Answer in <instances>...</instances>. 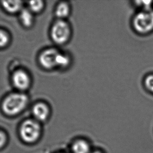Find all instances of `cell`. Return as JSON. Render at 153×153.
I'll return each instance as SVG.
<instances>
[{
    "label": "cell",
    "mask_w": 153,
    "mask_h": 153,
    "mask_svg": "<svg viewBox=\"0 0 153 153\" xmlns=\"http://www.w3.org/2000/svg\"><path fill=\"white\" fill-rule=\"evenodd\" d=\"M91 153H105L104 151L101 150H96L93 152H91Z\"/></svg>",
    "instance_id": "obj_18"
},
{
    "label": "cell",
    "mask_w": 153,
    "mask_h": 153,
    "mask_svg": "<svg viewBox=\"0 0 153 153\" xmlns=\"http://www.w3.org/2000/svg\"><path fill=\"white\" fill-rule=\"evenodd\" d=\"M73 153H91L89 143L84 140H78L72 144Z\"/></svg>",
    "instance_id": "obj_11"
},
{
    "label": "cell",
    "mask_w": 153,
    "mask_h": 153,
    "mask_svg": "<svg viewBox=\"0 0 153 153\" xmlns=\"http://www.w3.org/2000/svg\"><path fill=\"white\" fill-rule=\"evenodd\" d=\"M7 141V137L6 133L3 131L1 132V147L5 146Z\"/></svg>",
    "instance_id": "obj_17"
},
{
    "label": "cell",
    "mask_w": 153,
    "mask_h": 153,
    "mask_svg": "<svg viewBox=\"0 0 153 153\" xmlns=\"http://www.w3.org/2000/svg\"><path fill=\"white\" fill-rule=\"evenodd\" d=\"M41 127L36 120H27L21 124L19 129V134L23 141L26 143H33L40 137Z\"/></svg>",
    "instance_id": "obj_4"
},
{
    "label": "cell",
    "mask_w": 153,
    "mask_h": 153,
    "mask_svg": "<svg viewBox=\"0 0 153 153\" xmlns=\"http://www.w3.org/2000/svg\"><path fill=\"white\" fill-rule=\"evenodd\" d=\"M131 26L133 31L140 35L153 33V9L137 10L131 19Z\"/></svg>",
    "instance_id": "obj_2"
},
{
    "label": "cell",
    "mask_w": 153,
    "mask_h": 153,
    "mask_svg": "<svg viewBox=\"0 0 153 153\" xmlns=\"http://www.w3.org/2000/svg\"><path fill=\"white\" fill-rule=\"evenodd\" d=\"M71 7L69 3L62 1L58 3L55 9V15L58 19L65 20L70 14Z\"/></svg>",
    "instance_id": "obj_10"
},
{
    "label": "cell",
    "mask_w": 153,
    "mask_h": 153,
    "mask_svg": "<svg viewBox=\"0 0 153 153\" xmlns=\"http://www.w3.org/2000/svg\"><path fill=\"white\" fill-rule=\"evenodd\" d=\"M10 36L8 33L4 30L1 29L0 32V46L1 48L6 47L9 43Z\"/></svg>",
    "instance_id": "obj_16"
},
{
    "label": "cell",
    "mask_w": 153,
    "mask_h": 153,
    "mask_svg": "<svg viewBox=\"0 0 153 153\" xmlns=\"http://www.w3.org/2000/svg\"><path fill=\"white\" fill-rule=\"evenodd\" d=\"M34 14L28 8H24L19 13L20 22L26 28L31 27L34 22Z\"/></svg>",
    "instance_id": "obj_9"
},
{
    "label": "cell",
    "mask_w": 153,
    "mask_h": 153,
    "mask_svg": "<svg viewBox=\"0 0 153 153\" xmlns=\"http://www.w3.org/2000/svg\"><path fill=\"white\" fill-rule=\"evenodd\" d=\"M59 51L55 48L45 49L39 54L38 61L42 68L45 69H53L57 68V58Z\"/></svg>",
    "instance_id": "obj_5"
},
{
    "label": "cell",
    "mask_w": 153,
    "mask_h": 153,
    "mask_svg": "<svg viewBox=\"0 0 153 153\" xmlns=\"http://www.w3.org/2000/svg\"><path fill=\"white\" fill-rule=\"evenodd\" d=\"M70 62V58L68 55L60 52L57 58V68H65L69 65Z\"/></svg>",
    "instance_id": "obj_13"
},
{
    "label": "cell",
    "mask_w": 153,
    "mask_h": 153,
    "mask_svg": "<svg viewBox=\"0 0 153 153\" xmlns=\"http://www.w3.org/2000/svg\"><path fill=\"white\" fill-rule=\"evenodd\" d=\"M1 2L4 10L10 14H19L24 9L21 1H1Z\"/></svg>",
    "instance_id": "obj_8"
},
{
    "label": "cell",
    "mask_w": 153,
    "mask_h": 153,
    "mask_svg": "<svg viewBox=\"0 0 153 153\" xmlns=\"http://www.w3.org/2000/svg\"><path fill=\"white\" fill-rule=\"evenodd\" d=\"M27 4H28L27 8L34 14L40 13L43 10L44 8V2L41 0L28 1Z\"/></svg>",
    "instance_id": "obj_12"
},
{
    "label": "cell",
    "mask_w": 153,
    "mask_h": 153,
    "mask_svg": "<svg viewBox=\"0 0 153 153\" xmlns=\"http://www.w3.org/2000/svg\"><path fill=\"white\" fill-rule=\"evenodd\" d=\"M11 82L13 86L19 92H23L30 87L31 79L29 74L25 70L19 69L12 73Z\"/></svg>",
    "instance_id": "obj_6"
},
{
    "label": "cell",
    "mask_w": 153,
    "mask_h": 153,
    "mask_svg": "<svg viewBox=\"0 0 153 153\" xmlns=\"http://www.w3.org/2000/svg\"><path fill=\"white\" fill-rule=\"evenodd\" d=\"M70 26L65 20L57 19L51 27V37L53 42L62 45L68 42L71 36Z\"/></svg>",
    "instance_id": "obj_3"
},
{
    "label": "cell",
    "mask_w": 153,
    "mask_h": 153,
    "mask_svg": "<svg viewBox=\"0 0 153 153\" xmlns=\"http://www.w3.org/2000/svg\"><path fill=\"white\" fill-rule=\"evenodd\" d=\"M133 5L137 10H148L153 9V1H132Z\"/></svg>",
    "instance_id": "obj_14"
},
{
    "label": "cell",
    "mask_w": 153,
    "mask_h": 153,
    "mask_svg": "<svg viewBox=\"0 0 153 153\" xmlns=\"http://www.w3.org/2000/svg\"><path fill=\"white\" fill-rule=\"evenodd\" d=\"M143 85L146 91L153 95V73H149L144 77Z\"/></svg>",
    "instance_id": "obj_15"
},
{
    "label": "cell",
    "mask_w": 153,
    "mask_h": 153,
    "mask_svg": "<svg viewBox=\"0 0 153 153\" xmlns=\"http://www.w3.org/2000/svg\"><path fill=\"white\" fill-rule=\"evenodd\" d=\"M32 112L36 120L44 121L49 116L50 109L46 104L40 102L33 105Z\"/></svg>",
    "instance_id": "obj_7"
},
{
    "label": "cell",
    "mask_w": 153,
    "mask_h": 153,
    "mask_svg": "<svg viewBox=\"0 0 153 153\" xmlns=\"http://www.w3.org/2000/svg\"><path fill=\"white\" fill-rule=\"evenodd\" d=\"M28 96L23 92H16L8 95L3 100L2 109L9 116H14L23 111L28 105Z\"/></svg>",
    "instance_id": "obj_1"
}]
</instances>
